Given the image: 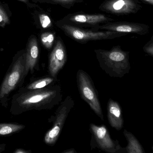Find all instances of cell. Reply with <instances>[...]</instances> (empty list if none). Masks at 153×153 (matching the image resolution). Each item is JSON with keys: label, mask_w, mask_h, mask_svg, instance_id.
<instances>
[{"label": "cell", "mask_w": 153, "mask_h": 153, "mask_svg": "<svg viewBox=\"0 0 153 153\" xmlns=\"http://www.w3.org/2000/svg\"><path fill=\"white\" fill-rule=\"evenodd\" d=\"M61 88L54 84L40 89H19L11 97L10 112L18 115L32 111L50 110L62 100Z\"/></svg>", "instance_id": "obj_1"}, {"label": "cell", "mask_w": 153, "mask_h": 153, "mask_svg": "<svg viewBox=\"0 0 153 153\" xmlns=\"http://www.w3.org/2000/svg\"><path fill=\"white\" fill-rule=\"evenodd\" d=\"M25 50L18 52L0 85V104L4 108L8 106L11 93L21 87L25 82Z\"/></svg>", "instance_id": "obj_2"}, {"label": "cell", "mask_w": 153, "mask_h": 153, "mask_svg": "<svg viewBox=\"0 0 153 153\" xmlns=\"http://www.w3.org/2000/svg\"><path fill=\"white\" fill-rule=\"evenodd\" d=\"M101 68L111 77L122 78L129 73L131 69L129 52L123 51L120 45L111 50H94Z\"/></svg>", "instance_id": "obj_3"}, {"label": "cell", "mask_w": 153, "mask_h": 153, "mask_svg": "<svg viewBox=\"0 0 153 153\" xmlns=\"http://www.w3.org/2000/svg\"><path fill=\"white\" fill-rule=\"evenodd\" d=\"M56 25L67 36L80 44H85L90 41L112 40L128 34L112 31H94L71 25L61 20L57 21Z\"/></svg>", "instance_id": "obj_4"}, {"label": "cell", "mask_w": 153, "mask_h": 153, "mask_svg": "<svg viewBox=\"0 0 153 153\" xmlns=\"http://www.w3.org/2000/svg\"><path fill=\"white\" fill-rule=\"evenodd\" d=\"M74 101L70 96H68L61 103L54 113L48 120L53 122V126L45 133L44 141L49 146L55 145L61 133L66 119L71 110L74 107Z\"/></svg>", "instance_id": "obj_5"}, {"label": "cell", "mask_w": 153, "mask_h": 153, "mask_svg": "<svg viewBox=\"0 0 153 153\" xmlns=\"http://www.w3.org/2000/svg\"><path fill=\"white\" fill-rule=\"evenodd\" d=\"M77 83L80 97L87 103L96 114L104 121V116L97 91L90 76L82 70L76 75Z\"/></svg>", "instance_id": "obj_6"}, {"label": "cell", "mask_w": 153, "mask_h": 153, "mask_svg": "<svg viewBox=\"0 0 153 153\" xmlns=\"http://www.w3.org/2000/svg\"><path fill=\"white\" fill-rule=\"evenodd\" d=\"M90 129L92 133V148L97 147L109 153H120L123 149L117 140L112 139L107 128L105 125L97 126L91 123Z\"/></svg>", "instance_id": "obj_7"}, {"label": "cell", "mask_w": 153, "mask_h": 153, "mask_svg": "<svg viewBox=\"0 0 153 153\" xmlns=\"http://www.w3.org/2000/svg\"><path fill=\"white\" fill-rule=\"evenodd\" d=\"M62 21L71 25L84 28H90L114 19L103 14H87L79 12L67 15Z\"/></svg>", "instance_id": "obj_8"}, {"label": "cell", "mask_w": 153, "mask_h": 153, "mask_svg": "<svg viewBox=\"0 0 153 153\" xmlns=\"http://www.w3.org/2000/svg\"><path fill=\"white\" fill-rule=\"evenodd\" d=\"M142 7L140 0H104L99 9L107 14L124 16L136 14Z\"/></svg>", "instance_id": "obj_9"}, {"label": "cell", "mask_w": 153, "mask_h": 153, "mask_svg": "<svg viewBox=\"0 0 153 153\" xmlns=\"http://www.w3.org/2000/svg\"><path fill=\"white\" fill-rule=\"evenodd\" d=\"M88 29L94 31H109L123 33H134L145 35L149 33L150 26L148 25L134 22L120 21L107 22Z\"/></svg>", "instance_id": "obj_10"}, {"label": "cell", "mask_w": 153, "mask_h": 153, "mask_svg": "<svg viewBox=\"0 0 153 153\" xmlns=\"http://www.w3.org/2000/svg\"><path fill=\"white\" fill-rule=\"evenodd\" d=\"M68 60L67 50L60 37H58L52 51L50 53L48 62L49 75L57 78Z\"/></svg>", "instance_id": "obj_11"}, {"label": "cell", "mask_w": 153, "mask_h": 153, "mask_svg": "<svg viewBox=\"0 0 153 153\" xmlns=\"http://www.w3.org/2000/svg\"><path fill=\"white\" fill-rule=\"evenodd\" d=\"M40 49L36 36H31L28 41L25 50V78L29 73L33 74L35 71H39V61Z\"/></svg>", "instance_id": "obj_12"}, {"label": "cell", "mask_w": 153, "mask_h": 153, "mask_svg": "<svg viewBox=\"0 0 153 153\" xmlns=\"http://www.w3.org/2000/svg\"><path fill=\"white\" fill-rule=\"evenodd\" d=\"M107 116L111 126L117 130H120L123 124L121 108L118 102L110 99L107 104Z\"/></svg>", "instance_id": "obj_13"}, {"label": "cell", "mask_w": 153, "mask_h": 153, "mask_svg": "<svg viewBox=\"0 0 153 153\" xmlns=\"http://www.w3.org/2000/svg\"><path fill=\"white\" fill-rule=\"evenodd\" d=\"M57 78L53 77L51 75L44 76L39 78L31 81L26 86L21 87L19 89L24 90H34L40 89L48 86L50 85L55 84L57 81Z\"/></svg>", "instance_id": "obj_14"}, {"label": "cell", "mask_w": 153, "mask_h": 153, "mask_svg": "<svg viewBox=\"0 0 153 153\" xmlns=\"http://www.w3.org/2000/svg\"><path fill=\"white\" fill-rule=\"evenodd\" d=\"M123 134L128 142V146L125 148L126 152L128 153H145L142 146L132 133L124 130Z\"/></svg>", "instance_id": "obj_15"}, {"label": "cell", "mask_w": 153, "mask_h": 153, "mask_svg": "<svg viewBox=\"0 0 153 153\" xmlns=\"http://www.w3.org/2000/svg\"><path fill=\"white\" fill-rule=\"evenodd\" d=\"M25 128V125L17 123H0V136H10L19 132Z\"/></svg>", "instance_id": "obj_16"}, {"label": "cell", "mask_w": 153, "mask_h": 153, "mask_svg": "<svg viewBox=\"0 0 153 153\" xmlns=\"http://www.w3.org/2000/svg\"><path fill=\"white\" fill-rule=\"evenodd\" d=\"M55 34L52 32H45L41 36V41L46 49L50 50L52 48L55 41Z\"/></svg>", "instance_id": "obj_17"}, {"label": "cell", "mask_w": 153, "mask_h": 153, "mask_svg": "<svg viewBox=\"0 0 153 153\" xmlns=\"http://www.w3.org/2000/svg\"><path fill=\"white\" fill-rule=\"evenodd\" d=\"M51 2L55 4L60 5L65 8H71L76 4L84 2L83 0H49Z\"/></svg>", "instance_id": "obj_18"}, {"label": "cell", "mask_w": 153, "mask_h": 153, "mask_svg": "<svg viewBox=\"0 0 153 153\" xmlns=\"http://www.w3.org/2000/svg\"><path fill=\"white\" fill-rule=\"evenodd\" d=\"M10 23V19L7 11L0 4V27L4 28Z\"/></svg>", "instance_id": "obj_19"}, {"label": "cell", "mask_w": 153, "mask_h": 153, "mask_svg": "<svg viewBox=\"0 0 153 153\" xmlns=\"http://www.w3.org/2000/svg\"><path fill=\"white\" fill-rule=\"evenodd\" d=\"M40 20L41 25L43 28H49L52 26L51 18L47 15L45 14L40 15Z\"/></svg>", "instance_id": "obj_20"}, {"label": "cell", "mask_w": 153, "mask_h": 153, "mask_svg": "<svg viewBox=\"0 0 153 153\" xmlns=\"http://www.w3.org/2000/svg\"><path fill=\"white\" fill-rule=\"evenodd\" d=\"M143 51L149 55L153 57V36L145 44L143 47Z\"/></svg>", "instance_id": "obj_21"}, {"label": "cell", "mask_w": 153, "mask_h": 153, "mask_svg": "<svg viewBox=\"0 0 153 153\" xmlns=\"http://www.w3.org/2000/svg\"><path fill=\"white\" fill-rule=\"evenodd\" d=\"M14 153H32V151L31 149H16L13 152Z\"/></svg>", "instance_id": "obj_22"}, {"label": "cell", "mask_w": 153, "mask_h": 153, "mask_svg": "<svg viewBox=\"0 0 153 153\" xmlns=\"http://www.w3.org/2000/svg\"><path fill=\"white\" fill-rule=\"evenodd\" d=\"M6 147V144L4 143L0 144V153H2L3 151H5Z\"/></svg>", "instance_id": "obj_23"}, {"label": "cell", "mask_w": 153, "mask_h": 153, "mask_svg": "<svg viewBox=\"0 0 153 153\" xmlns=\"http://www.w3.org/2000/svg\"><path fill=\"white\" fill-rule=\"evenodd\" d=\"M140 1H141L144 3H146L151 6H153V0H140Z\"/></svg>", "instance_id": "obj_24"}, {"label": "cell", "mask_w": 153, "mask_h": 153, "mask_svg": "<svg viewBox=\"0 0 153 153\" xmlns=\"http://www.w3.org/2000/svg\"><path fill=\"white\" fill-rule=\"evenodd\" d=\"M62 153H76V150L75 149H68V150H65V151H63Z\"/></svg>", "instance_id": "obj_25"}, {"label": "cell", "mask_w": 153, "mask_h": 153, "mask_svg": "<svg viewBox=\"0 0 153 153\" xmlns=\"http://www.w3.org/2000/svg\"><path fill=\"white\" fill-rule=\"evenodd\" d=\"M18 1H21V2H23L25 3H27L28 1V0H18Z\"/></svg>", "instance_id": "obj_26"}]
</instances>
